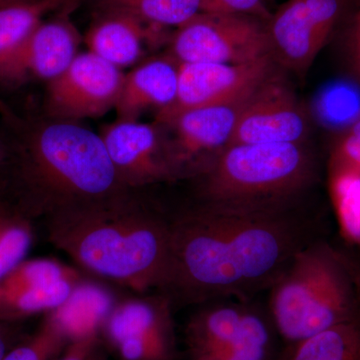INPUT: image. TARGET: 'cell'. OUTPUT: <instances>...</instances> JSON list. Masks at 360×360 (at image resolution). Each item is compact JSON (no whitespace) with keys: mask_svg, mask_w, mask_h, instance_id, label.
Segmentation results:
<instances>
[{"mask_svg":"<svg viewBox=\"0 0 360 360\" xmlns=\"http://www.w3.org/2000/svg\"><path fill=\"white\" fill-rule=\"evenodd\" d=\"M307 240L295 210L236 212L196 205L170 217L160 293L172 304L250 296L270 288Z\"/></svg>","mask_w":360,"mask_h":360,"instance_id":"obj_1","label":"cell"},{"mask_svg":"<svg viewBox=\"0 0 360 360\" xmlns=\"http://www.w3.org/2000/svg\"><path fill=\"white\" fill-rule=\"evenodd\" d=\"M135 191L47 219L49 238L85 271L146 293L167 274L170 217Z\"/></svg>","mask_w":360,"mask_h":360,"instance_id":"obj_2","label":"cell"},{"mask_svg":"<svg viewBox=\"0 0 360 360\" xmlns=\"http://www.w3.org/2000/svg\"><path fill=\"white\" fill-rule=\"evenodd\" d=\"M18 177L23 217L49 219L130 191L116 174L101 134L79 122L51 118L26 135Z\"/></svg>","mask_w":360,"mask_h":360,"instance_id":"obj_3","label":"cell"},{"mask_svg":"<svg viewBox=\"0 0 360 360\" xmlns=\"http://www.w3.org/2000/svg\"><path fill=\"white\" fill-rule=\"evenodd\" d=\"M316 175L304 143H236L195 177L198 205L236 212L295 210Z\"/></svg>","mask_w":360,"mask_h":360,"instance_id":"obj_4","label":"cell"},{"mask_svg":"<svg viewBox=\"0 0 360 360\" xmlns=\"http://www.w3.org/2000/svg\"><path fill=\"white\" fill-rule=\"evenodd\" d=\"M269 317L288 347L359 314L342 253L309 243L269 288Z\"/></svg>","mask_w":360,"mask_h":360,"instance_id":"obj_5","label":"cell"},{"mask_svg":"<svg viewBox=\"0 0 360 360\" xmlns=\"http://www.w3.org/2000/svg\"><path fill=\"white\" fill-rule=\"evenodd\" d=\"M181 63H255L270 58L265 21L231 13H203L179 26L168 44Z\"/></svg>","mask_w":360,"mask_h":360,"instance_id":"obj_6","label":"cell"},{"mask_svg":"<svg viewBox=\"0 0 360 360\" xmlns=\"http://www.w3.org/2000/svg\"><path fill=\"white\" fill-rule=\"evenodd\" d=\"M360 0H288L265 22L270 58L304 72Z\"/></svg>","mask_w":360,"mask_h":360,"instance_id":"obj_7","label":"cell"},{"mask_svg":"<svg viewBox=\"0 0 360 360\" xmlns=\"http://www.w3.org/2000/svg\"><path fill=\"white\" fill-rule=\"evenodd\" d=\"M172 307L161 293L116 303L101 328L104 345L118 360H175Z\"/></svg>","mask_w":360,"mask_h":360,"instance_id":"obj_8","label":"cell"},{"mask_svg":"<svg viewBox=\"0 0 360 360\" xmlns=\"http://www.w3.org/2000/svg\"><path fill=\"white\" fill-rule=\"evenodd\" d=\"M257 86L224 103L186 111L160 125L169 131L170 136L165 134L179 179H195L229 148L239 117Z\"/></svg>","mask_w":360,"mask_h":360,"instance_id":"obj_9","label":"cell"},{"mask_svg":"<svg viewBox=\"0 0 360 360\" xmlns=\"http://www.w3.org/2000/svg\"><path fill=\"white\" fill-rule=\"evenodd\" d=\"M124 73L90 51L78 53L59 77L47 84L45 110L51 120L79 122L115 108Z\"/></svg>","mask_w":360,"mask_h":360,"instance_id":"obj_10","label":"cell"},{"mask_svg":"<svg viewBox=\"0 0 360 360\" xmlns=\"http://www.w3.org/2000/svg\"><path fill=\"white\" fill-rule=\"evenodd\" d=\"M309 131V118L295 91L274 70L251 94L229 146L304 143Z\"/></svg>","mask_w":360,"mask_h":360,"instance_id":"obj_11","label":"cell"},{"mask_svg":"<svg viewBox=\"0 0 360 360\" xmlns=\"http://www.w3.org/2000/svg\"><path fill=\"white\" fill-rule=\"evenodd\" d=\"M101 135L116 174L130 191L179 179L167 136L156 123L117 120Z\"/></svg>","mask_w":360,"mask_h":360,"instance_id":"obj_12","label":"cell"},{"mask_svg":"<svg viewBox=\"0 0 360 360\" xmlns=\"http://www.w3.org/2000/svg\"><path fill=\"white\" fill-rule=\"evenodd\" d=\"M276 68L271 58L239 65L181 63L174 103L156 113L155 123L165 125L186 111L224 103L245 94Z\"/></svg>","mask_w":360,"mask_h":360,"instance_id":"obj_13","label":"cell"},{"mask_svg":"<svg viewBox=\"0 0 360 360\" xmlns=\"http://www.w3.org/2000/svg\"><path fill=\"white\" fill-rule=\"evenodd\" d=\"M276 333L270 317L257 309L241 303H217L187 322V356L217 354L251 340H274Z\"/></svg>","mask_w":360,"mask_h":360,"instance_id":"obj_14","label":"cell"},{"mask_svg":"<svg viewBox=\"0 0 360 360\" xmlns=\"http://www.w3.org/2000/svg\"><path fill=\"white\" fill-rule=\"evenodd\" d=\"M79 42L77 28L68 20L42 21L18 51L0 66V80L20 82L35 77L49 84L77 58Z\"/></svg>","mask_w":360,"mask_h":360,"instance_id":"obj_15","label":"cell"},{"mask_svg":"<svg viewBox=\"0 0 360 360\" xmlns=\"http://www.w3.org/2000/svg\"><path fill=\"white\" fill-rule=\"evenodd\" d=\"M179 63L169 54L149 59L125 75L115 104L117 120H136L148 110H165L176 96Z\"/></svg>","mask_w":360,"mask_h":360,"instance_id":"obj_16","label":"cell"},{"mask_svg":"<svg viewBox=\"0 0 360 360\" xmlns=\"http://www.w3.org/2000/svg\"><path fill=\"white\" fill-rule=\"evenodd\" d=\"M86 35L89 51L116 68H127L141 60L148 40L160 37V30L120 13H103Z\"/></svg>","mask_w":360,"mask_h":360,"instance_id":"obj_17","label":"cell"},{"mask_svg":"<svg viewBox=\"0 0 360 360\" xmlns=\"http://www.w3.org/2000/svg\"><path fill=\"white\" fill-rule=\"evenodd\" d=\"M115 295L101 284L82 278L63 304L47 314L70 343L101 335V328L116 305Z\"/></svg>","mask_w":360,"mask_h":360,"instance_id":"obj_18","label":"cell"},{"mask_svg":"<svg viewBox=\"0 0 360 360\" xmlns=\"http://www.w3.org/2000/svg\"><path fill=\"white\" fill-rule=\"evenodd\" d=\"M103 13H120L161 30L179 27L203 13H221L212 0H99Z\"/></svg>","mask_w":360,"mask_h":360,"instance_id":"obj_19","label":"cell"},{"mask_svg":"<svg viewBox=\"0 0 360 360\" xmlns=\"http://www.w3.org/2000/svg\"><path fill=\"white\" fill-rule=\"evenodd\" d=\"M75 0H30L0 6V66L18 51L44 20L56 9L72 6Z\"/></svg>","mask_w":360,"mask_h":360,"instance_id":"obj_20","label":"cell"},{"mask_svg":"<svg viewBox=\"0 0 360 360\" xmlns=\"http://www.w3.org/2000/svg\"><path fill=\"white\" fill-rule=\"evenodd\" d=\"M82 278L68 279L45 286L0 285V321H13L49 314L68 300Z\"/></svg>","mask_w":360,"mask_h":360,"instance_id":"obj_21","label":"cell"},{"mask_svg":"<svg viewBox=\"0 0 360 360\" xmlns=\"http://www.w3.org/2000/svg\"><path fill=\"white\" fill-rule=\"evenodd\" d=\"M285 360H360V312L288 348Z\"/></svg>","mask_w":360,"mask_h":360,"instance_id":"obj_22","label":"cell"},{"mask_svg":"<svg viewBox=\"0 0 360 360\" xmlns=\"http://www.w3.org/2000/svg\"><path fill=\"white\" fill-rule=\"evenodd\" d=\"M328 189L340 236L355 248L360 245V170L328 165Z\"/></svg>","mask_w":360,"mask_h":360,"instance_id":"obj_23","label":"cell"},{"mask_svg":"<svg viewBox=\"0 0 360 360\" xmlns=\"http://www.w3.org/2000/svg\"><path fill=\"white\" fill-rule=\"evenodd\" d=\"M33 240L32 225L18 213H0V279L25 262Z\"/></svg>","mask_w":360,"mask_h":360,"instance_id":"obj_24","label":"cell"},{"mask_svg":"<svg viewBox=\"0 0 360 360\" xmlns=\"http://www.w3.org/2000/svg\"><path fill=\"white\" fill-rule=\"evenodd\" d=\"M82 278L77 270L71 269L49 258L25 260L11 270L4 278L0 279V285L7 288L18 286H45L68 281Z\"/></svg>","mask_w":360,"mask_h":360,"instance_id":"obj_25","label":"cell"},{"mask_svg":"<svg viewBox=\"0 0 360 360\" xmlns=\"http://www.w3.org/2000/svg\"><path fill=\"white\" fill-rule=\"evenodd\" d=\"M70 345L58 324L47 316L39 330L20 345L11 348L4 360H54Z\"/></svg>","mask_w":360,"mask_h":360,"instance_id":"obj_26","label":"cell"},{"mask_svg":"<svg viewBox=\"0 0 360 360\" xmlns=\"http://www.w3.org/2000/svg\"><path fill=\"white\" fill-rule=\"evenodd\" d=\"M319 112L333 127L355 123L360 120V92L349 84L331 85L319 98Z\"/></svg>","mask_w":360,"mask_h":360,"instance_id":"obj_27","label":"cell"},{"mask_svg":"<svg viewBox=\"0 0 360 360\" xmlns=\"http://www.w3.org/2000/svg\"><path fill=\"white\" fill-rule=\"evenodd\" d=\"M340 30L350 73L360 82V4L352 9Z\"/></svg>","mask_w":360,"mask_h":360,"instance_id":"obj_28","label":"cell"},{"mask_svg":"<svg viewBox=\"0 0 360 360\" xmlns=\"http://www.w3.org/2000/svg\"><path fill=\"white\" fill-rule=\"evenodd\" d=\"M54 360H108V348L101 335L89 336L70 343Z\"/></svg>","mask_w":360,"mask_h":360,"instance_id":"obj_29","label":"cell"},{"mask_svg":"<svg viewBox=\"0 0 360 360\" xmlns=\"http://www.w3.org/2000/svg\"><path fill=\"white\" fill-rule=\"evenodd\" d=\"M221 13L243 14L265 21L272 13L269 9V0H212Z\"/></svg>","mask_w":360,"mask_h":360,"instance_id":"obj_30","label":"cell"},{"mask_svg":"<svg viewBox=\"0 0 360 360\" xmlns=\"http://www.w3.org/2000/svg\"><path fill=\"white\" fill-rule=\"evenodd\" d=\"M343 257H345L348 271H349L350 277H352L355 300H356L357 307H359L360 312V260L354 259V258L345 255H343Z\"/></svg>","mask_w":360,"mask_h":360,"instance_id":"obj_31","label":"cell"},{"mask_svg":"<svg viewBox=\"0 0 360 360\" xmlns=\"http://www.w3.org/2000/svg\"><path fill=\"white\" fill-rule=\"evenodd\" d=\"M11 348L8 347V340L6 335V331L4 330L2 326H0V360H4L7 352H9Z\"/></svg>","mask_w":360,"mask_h":360,"instance_id":"obj_32","label":"cell"},{"mask_svg":"<svg viewBox=\"0 0 360 360\" xmlns=\"http://www.w3.org/2000/svg\"><path fill=\"white\" fill-rule=\"evenodd\" d=\"M30 1V0H0V6L6 4H16V2Z\"/></svg>","mask_w":360,"mask_h":360,"instance_id":"obj_33","label":"cell"},{"mask_svg":"<svg viewBox=\"0 0 360 360\" xmlns=\"http://www.w3.org/2000/svg\"><path fill=\"white\" fill-rule=\"evenodd\" d=\"M4 153L2 150L1 144H0V165H1L2 161H4Z\"/></svg>","mask_w":360,"mask_h":360,"instance_id":"obj_34","label":"cell"},{"mask_svg":"<svg viewBox=\"0 0 360 360\" xmlns=\"http://www.w3.org/2000/svg\"><path fill=\"white\" fill-rule=\"evenodd\" d=\"M271 360H285V359H284V355H283L281 357H276V359Z\"/></svg>","mask_w":360,"mask_h":360,"instance_id":"obj_35","label":"cell"},{"mask_svg":"<svg viewBox=\"0 0 360 360\" xmlns=\"http://www.w3.org/2000/svg\"><path fill=\"white\" fill-rule=\"evenodd\" d=\"M4 212H6V210H4V208H2L1 206H0V213Z\"/></svg>","mask_w":360,"mask_h":360,"instance_id":"obj_36","label":"cell"}]
</instances>
